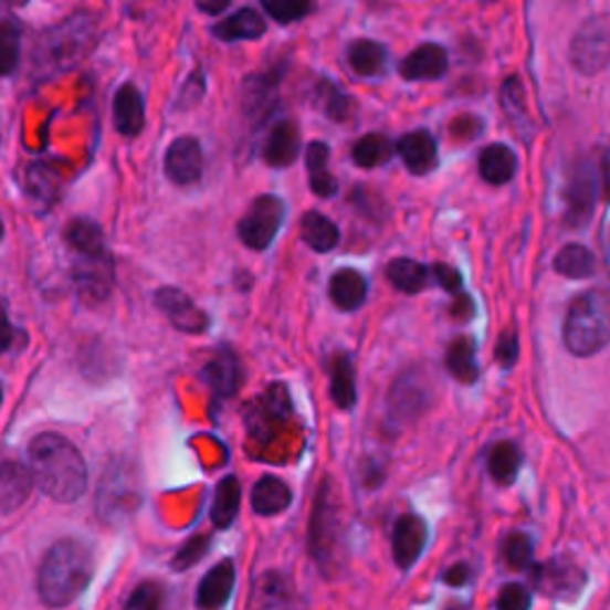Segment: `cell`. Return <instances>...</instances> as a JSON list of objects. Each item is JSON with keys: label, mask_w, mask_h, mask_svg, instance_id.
Returning a JSON list of instances; mask_svg holds the SVG:
<instances>
[{"label": "cell", "mask_w": 610, "mask_h": 610, "mask_svg": "<svg viewBox=\"0 0 610 610\" xmlns=\"http://www.w3.org/2000/svg\"><path fill=\"white\" fill-rule=\"evenodd\" d=\"M329 298L344 313H354L368 298V282L354 267H344L332 274Z\"/></svg>", "instance_id": "cell-23"}, {"label": "cell", "mask_w": 610, "mask_h": 610, "mask_svg": "<svg viewBox=\"0 0 610 610\" xmlns=\"http://www.w3.org/2000/svg\"><path fill=\"white\" fill-rule=\"evenodd\" d=\"M265 20L261 18V12H255L253 8H241L234 14H229L227 20H220L215 27H212V34L220 41L234 43V41H255L265 34Z\"/></svg>", "instance_id": "cell-25"}, {"label": "cell", "mask_w": 610, "mask_h": 610, "mask_svg": "<svg viewBox=\"0 0 610 610\" xmlns=\"http://www.w3.org/2000/svg\"><path fill=\"white\" fill-rule=\"evenodd\" d=\"M301 152V134L292 119H280L277 125H272L267 141L263 146V160L270 167H288Z\"/></svg>", "instance_id": "cell-22"}, {"label": "cell", "mask_w": 610, "mask_h": 610, "mask_svg": "<svg viewBox=\"0 0 610 610\" xmlns=\"http://www.w3.org/2000/svg\"><path fill=\"white\" fill-rule=\"evenodd\" d=\"M467 579H470V568L465 566V562H458V566H453L444 572V582L451 587H463Z\"/></svg>", "instance_id": "cell-52"}, {"label": "cell", "mask_w": 610, "mask_h": 610, "mask_svg": "<svg viewBox=\"0 0 610 610\" xmlns=\"http://www.w3.org/2000/svg\"><path fill=\"white\" fill-rule=\"evenodd\" d=\"M532 585L544 597L551 599H572L585 587V572L570 560H546L541 566L532 568Z\"/></svg>", "instance_id": "cell-11"}, {"label": "cell", "mask_w": 610, "mask_h": 610, "mask_svg": "<svg viewBox=\"0 0 610 610\" xmlns=\"http://www.w3.org/2000/svg\"><path fill=\"white\" fill-rule=\"evenodd\" d=\"M74 288L82 301L101 303L111 296L115 286V261L113 255L80 257L72 267Z\"/></svg>", "instance_id": "cell-10"}, {"label": "cell", "mask_w": 610, "mask_h": 610, "mask_svg": "<svg viewBox=\"0 0 610 610\" xmlns=\"http://www.w3.org/2000/svg\"><path fill=\"white\" fill-rule=\"evenodd\" d=\"M165 175L177 187H189L203 175V148L193 136H179L165 152Z\"/></svg>", "instance_id": "cell-13"}, {"label": "cell", "mask_w": 610, "mask_h": 610, "mask_svg": "<svg viewBox=\"0 0 610 610\" xmlns=\"http://www.w3.org/2000/svg\"><path fill=\"white\" fill-rule=\"evenodd\" d=\"M496 360L503 365V368H511V365L517 360V334L515 332L501 334V339L496 344Z\"/></svg>", "instance_id": "cell-51"}, {"label": "cell", "mask_w": 610, "mask_h": 610, "mask_svg": "<svg viewBox=\"0 0 610 610\" xmlns=\"http://www.w3.org/2000/svg\"><path fill=\"white\" fill-rule=\"evenodd\" d=\"M288 416H292V401H288L286 387L277 381L263 396H257L246 410V430L255 441L267 444L270 439L277 437Z\"/></svg>", "instance_id": "cell-9"}, {"label": "cell", "mask_w": 610, "mask_h": 610, "mask_svg": "<svg viewBox=\"0 0 610 610\" xmlns=\"http://www.w3.org/2000/svg\"><path fill=\"white\" fill-rule=\"evenodd\" d=\"M517 158L506 144H492L480 152V175L492 187H503L515 177Z\"/></svg>", "instance_id": "cell-29"}, {"label": "cell", "mask_w": 610, "mask_h": 610, "mask_svg": "<svg viewBox=\"0 0 610 610\" xmlns=\"http://www.w3.org/2000/svg\"><path fill=\"white\" fill-rule=\"evenodd\" d=\"M313 98L317 108L334 122H346L350 113H354V101H350L346 91L339 88L332 80H319Z\"/></svg>", "instance_id": "cell-38"}, {"label": "cell", "mask_w": 610, "mask_h": 610, "mask_svg": "<svg viewBox=\"0 0 610 610\" xmlns=\"http://www.w3.org/2000/svg\"><path fill=\"white\" fill-rule=\"evenodd\" d=\"M208 546H210V537H206V534H198V537L189 539L185 546L179 548L177 556L172 558V568L177 572H181V570L196 566V562L208 554Z\"/></svg>", "instance_id": "cell-47"}, {"label": "cell", "mask_w": 610, "mask_h": 610, "mask_svg": "<svg viewBox=\"0 0 610 610\" xmlns=\"http://www.w3.org/2000/svg\"><path fill=\"white\" fill-rule=\"evenodd\" d=\"M96 45V20L86 12L57 22L36 36L32 45V76L51 80L80 65Z\"/></svg>", "instance_id": "cell-3"}, {"label": "cell", "mask_w": 610, "mask_h": 610, "mask_svg": "<svg viewBox=\"0 0 610 610\" xmlns=\"http://www.w3.org/2000/svg\"><path fill=\"white\" fill-rule=\"evenodd\" d=\"M446 370L458 381H463V385H472V381H475L480 375L475 341H472L470 337L453 339L446 350Z\"/></svg>", "instance_id": "cell-35"}, {"label": "cell", "mask_w": 610, "mask_h": 610, "mask_svg": "<svg viewBox=\"0 0 610 610\" xmlns=\"http://www.w3.org/2000/svg\"><path fill=\"white\" fill-rule=\"evenodd\" d=\"M606 265H608V272H610V232L606 236Z\"/></svg>", "instance_id": "cell-55"}, {"label": "cell", "mask_w": 610, "mask_h": 610, "mask_svg": "<svg viewBox=\"0 0 610 610\" xmlns=\"http://www.w3.org/2000/svg\"><path fill=\"white\" fill-rule=\"evenodd\" d=\"M427 544V525L420 515H401L393 525V560L401 570H410L416 566V560L422 556Z\"/></svg>", "instance_id": "cell-14"}, {"label": "cell", "mask_w": 610, "mask_h": 610, "mask_svg": "<svg viewBox=\"0 0 610 610\" xmlns=\"http://www.w3.org/2000/svg\"><path fill=\"white\" fill-rule=\"evenodd\" d=\"M305 167L315 196L332 198L339 191V181L329 170V146L323 141H311L305 146Z\"/></svg>", "instance_id": "cell-26"}, {"label": "cell", "mask_w": 610, "mask_h": 610, "mask_svg": "<svg viewBox=\"0 0 610 610\" xmlns=\"http://www.w3.org/2000/svg\"><path fill=\"white\" fill-rule=\"evenodd\" d=\"M490 475L496 484L508 486L515 482L517 472H520L523 465V455L520 449H517L513 441H498V444L490 451Z\"/></svg>", "instance_id": "cell-36"}, {"label": "cell", "mask_w": 610, "mask_h": 610, "mask_svg": "<svg viewBox=\"0 0 610 610\" xmlns=\"http://www.w3.org/2000/svg\"><path fill=\"white\" fill-rule=\"evenodd\" d=\"M396 150L413 175H430L439 162V148L437 139L427 129L408 132L403 139L396 144Z\"/></svg>", "instance_id": "cell-19"}, {"label": "cell", "mask_w": 610, "mask_h": 610, "mask_svg": "<svg viewBox=\"0 0 610 610\" xmlns=\"http://www.w3.org/2000/svg\"><path fill=\"white\" fill-rule=\"evenodd\" d=\"M263 10L270 14L274 22L280 24H294L315 10L313 3H303V0H265Z\"/></svg>", "instance_id": "cell-42"}, {"label": "cell", "mask_w": 610, "mask_h": 610, "mask_svg": "<svg viewBox=\"0 0 610 610\" xmlns=\"http://www.w3.org/2000/svg\"><path fill=\"white\" fill-rule=\"evenodd\" d=\"M329 370V393L332 401L341 410H350L358 401V389H356V370L354 362H350L348 354H337L334 358H329L327 362Z\"/></svg>", "instance_id": "cell-27"}, {"label": "cell", "mask_w": 610, "mask_h": 610, "mask_svg": "<svg viewBox=\"0 0 610 610\" xmlns=\"http://www.w3.org/2000/svg\"><path fill=\"white\" fill-rule=\"evenodd\" d=\"M348 65L358 76H377L387 70L389 53L381 43L358 39L348 45Z\"/></svg>", "instance_id": "cell-34"}, {"label": "cell", "mask_w": 610, "mask_h": 610, "mask_svg": "<svg viewBox=\"0 0 610 610\" xmlns=\"http://www.w3.org/2000/svg\"><path fill=\"white\" fill-rule=\"evenodd\" d=\"M203 94H206L203 72H201V70H196V72L189 76V80H187L185 88L179 91V98H177V103H175V111H189V108H193V105L203 98Z\"/></svg>", "instance_id": "cell-49"}, {"label": "cell", "mask_w": 610, "mask_h": 610, "mask_svg": "<svg viewBox=\"0 0 610 610\" xmlns=\"http://www.w3.org/2000/svg\"><path fill=\"white\" fill-rule=\"evenodd\" d=\"M34 472L32 467H27L18 461H8L3 463V477H0V503H3V513H12L14 508H20L27 501L29 492H32L34 484Z\"/></svg>", "instance_id": "cell-24"}, {"label": "cell", "mask_w": 610, "mask_h": 610, "mask_svg": "<svg viewBox=\"0 0 610 610\" xmlns=\"http://www.w3.org/2000/svg\"><path fill=\"white\" fill-rule=\"evenodd\" d=\"M501 103H503V108H506L508 117L513 119V125L517 129H523V125L527 122V108H525L523 86H520V82L515 80V76H511V80L506 84H503Z\"/></svg>", "instance_id": "cell-43"}, {"label": "cell", "mask_w": 610, "mask_h": 610, "mask_svg": "<svg viewBox=\"0 0 610 610\" xmlns=\"http://www.w3.org/2000/svg\"><path fill=\"white\" fill-rule=\"evenodd\" d=\"M503 556H506V562L515 570H525L532 566V556H534V546L532 539L523 532H513L511 537L503 544Z\"/></svg>", "instance_id": "cell-44"}, {"label": "cell", "mask_w": 610, "mask_h": 610, "mask_svg": "<svg viewBox=\"0 0 610 610\" xmlns=\"http://www.w3.org/2000/svg\"><path fill=\"white\" fill-rule=\"evenodd\" d=\"M562 341L579 358L599 354L610 344V288H591L572 301L562 325Z\"/></svg>", "instance_id": "cell-4"}, {"label": "cell", "mask_w": 610, "mask_h": 610, "mask_svg": "<svg viewBox=\"0 0 610 610\" xmlns=\"http://www.w3.org/2000/svg\"><path fill=\"white\" fill-rule=\"evenodd\" d=\"M406 82H437L449 72V53L439 43H422L399 67Z\"/></svg>", "instance_id": "cell-16"}, {"label": "cell", "mask_w": 610, "mask_h": 610, "mask_svg": "<svg viewBox=\"0 0 610 610\" xmlns=\"http://www.w3.org/2000/svg\"><path fill=\"white\" fill-rule=\"evenodd\" d=\"M434 403L432 379L422 368H408L396 377L389 391V416L396 422H416Z\"/></svg>", "instance_id": "cell-6"}, {"label": "cell", "mask_w": 610, "mask_h": 610, "mask_svg": "<svg viewBox=\"0 0 610 610\" xmlns=\"http://www.w3.org/2000/svg\"><path fill=\"white\" fill-rule=\"evenodd\" d=\"M284 212L286 208L282 198L270 193L257 196L236 227L243 246L251 251H265L274 241V236L280 234Z\"/></svg>", "instance_id": "cell-8"}, {"label": "cell", "mask_w": 610, "mask_h": 610, "mask_svg": "<svg viewBox=\"0 0 610 610\" xmlns=\"http://www.w3.org/2000/svg\"><path fill=\"white\" fill-rule=\"evenodd\" d=\"M282 82L280 70H270L261 74H251L243 82V111L249 117H265L274 103H277V91Z\"/></svg>", "instance_id": "cell-21"}, {"label": "cell", "mask_w": 610, "mask_h": 610, "mask_svg": "<svg viewBox=\"0 0 610 610\" xmlns=\"http://www.w3.org/2000/svg\"><path fill=\"white\" fill-rule=\"evenodd\" d=\"M432 277L437 280L439 286H444L449 294H461V288H463V277H461V272H458L455 267L451 265H444V263H437L432 265Z\"/></svg>", "instance_id": "cell-50"}, {"label": "cell", "mask_w": 610, "mask_h": 610, "mask_svg": "<svg viewBox=\"0 0 610 610\" xmlns=\"http://www.w3.org/2000/svg\"><path fill=\"white\" fill-rule=\"evenodd\" d=\"M301 236L315 253L334 251V249H337L339 239H341L339 227L317 210H311V212H305V215H303Z\"/></svg>", "instance_id": "cell-32"}, {"label": "cell", "mask_w": 610, "mask_h": 610, "mask_svg": "<svg viewBox=\"0 0 610 610\" xmlns=\"http://www.w3.org/2000/svg\"><path fill=\"white\" fill-rule=\"evenodd\" d=\"M156 308L167 317L177 332L201 334L208 327V315L177 286H162L152 294Z\"/></svg>", "instance_id": "cell-12"}, {"label": "cell", "mask_w": 610, "mask_h": 610, "mask_svg": "<svg viewBox=\"0 0 610 610\" xmlns=\"http://www.w3.org/2000/svg\"><path fill=\"white\" fill-rule=\"evenodd\" d=\"M241 508V484L234 475H227L215 486V496H212L210 520L218 529H227L236 520Z\"/></svg>", "instance_id": "cell-33"}, {"label": "cell", "mask_w": 610, "mask_h": 610, "mask_svg": "<svg viewBox=\"0 0 610 610\" xmlns=\"http://www.w3.org/2000/svg\"><path fill=\"white\" fill-rule=\"evenodd\" d=\"M570 60L572 67L593 76L610 65V14H593L582 27L570 43Z\"/></svg>", "instance_id": "cell-5"}, {"label": "cell", "mask_w": 610, "mask_h": 610, "mask_svg": "<svg viewBox=\"0 0 610 610\" xmlns=\"http://www.w3.org/2000/svg\"><path fill=\"white\" fill-rule=\"evenodd\" d=\"M387 280L403 294H420L432 280V267L413 261V257H393L387 265Z\"/></svg>", "instance_id": "cell-31"}, {"label": "cell", "mask_w": 610, "mask_h": 610, "mask_svg": "<svg viewBox=\"0 0 610 610\" xmlns=\"http://www.w3.org/2000/svg\"><path fill=\"white\" fill-rule=\"evenodd\" d=\"M20 39L22 24L14 18H6L0 22V70L10 76L20 65Z\"/></svg>", "instance_id": "cell-41"}, {"label": "cell", "mask_w": 610, "mask_h": 610, "mask_svg": "<svg viewBox=\"0 0 610 610\" xmlns=\"http://www.w3.org/2000/svg\"><path fill=\"white\" fill-rule=\"evenodd\" d=\"M113 122L115 129L132 139L139 136L146 127V105L141 98V91L134 84H122L113 101Z\"/></svg>", "instance_id": "cell-18"}, {"label": "cell", "mask_w": 610, "mask_h": 610, "mask_svg": "<svg viewBox=\"0 0 610 610\" xmlns=\"http://www.w3.org/2000/svg\"><path fill=\"white\" fill-rule=\"evenodd\" d=\"M94 551L80 539H60L43 556L36 575L39 597L45 606L65 608L82 597L94 577Z\"/></svg>", "instance_id": "cell-2"}, {"label": "cell", "mask_w": 610, "mask_h": 610, "mask_svg": "<svg viewBox=\"0 0 610 610\" xmlns=\"http://www.w3.org/2000/svg\"><path fill=\"white\" fill-rule=\"evenodd\" d=\"M196 8L201 12H206V14H220L229 8V3H227V0H222V3H198Z\"/></svg>", "instance_id": "cell-54"}, {"label": "cell", "mask_w": 610, "mask_h": 610, "mask_svg": "<svg viewBox=\"0 0 610 610\" xmlns=\"http://www.w3.org/2000/svg\"><path fill=\"white\" fill-rule=\"evenodd\" d=\"M67 246L80 257H101L108 255V246H105V236L101 227L91 220H72L65 229Z\"/></svg>", "instance_id": "cell-30"}, {"label": "cell", "mask_w": 610, "mask_h": 610, "mask_svg": "<svg viewBox=\"0 0 610 610\" xmlns=\"http://www.w3.org/2000/svg\"><path fill=\"white\" fill-rule=\"evenodd\" d=\"M593 198H597V187H593V179L589 170H582L568 191V222L570 224H585L591 218L593 210Z\"/></svg>", "instance_id": "cell-37"}, {"label": "cell", "mask_w": 610, "mask_h": 610, "mask_svg": "<svg viewBox=\"0 0 610 610\" xmlns=\"http://www.w3.org/2000/svg\"><path fill=\"white\" fill-rule=\"evenodd\" d=\"M554 267L558 274H562V277L585 280L597 272V255H593L589 249L579 246V243H570V246H566L556 255Z\"/></svg>", "instance_id": "cell-40"}, {"label": "cell", "mask_w": 610, "mask_h": 610, "mask_svg": "<svg viewBox=\"0 0 610 610\" xmlns=\"http://www.w3.org/2000/svg\"><path fill=\"white\" fill-rule=\"evenodd\" d=\"M241 377H243L241 362L229 346L218 348L203 368V381L210 387V391L218 396V399L234 396L241 387Z\"/></svg>", "instance_id": "cell-17"}, {"label": "cell", "mask_w": 610, "mask_h": 610, "mask_svg": "<svg viewBox=\"0 0 610 610\" xmlns=\"http://www.w3.org/2000/svg\"><path fill=\"white\" fill-rule=\"evenodd\" d=\"M391 156H393V144L389 141V136L379 132L365 134L362 139L356 141L354 150H350V158H354L358 167H365V170L385 165Z\"/></svg>", "instance_id": "cell-39"}, {"label": "cell", "mask_w": 610, "mask_h": 610, "mask_svg": "<svg viewBox=\"0 0 610 610\" xmlns=\"http://www.w3.org/2000/svg\"><path fill=\"white\" fill-rule=\"evenodd\" d=\"M165 589L160 582H141L132 591L125 610H162Z\"/></svg>", "instance_id": "cell-46"}, {"label": "cell", "mask_w": 610, "mask_h": 610, "mask_svg": "<svg viewBox=\"0 0 610 610\" xmlns=\"http://www.w3.org/2000/svg\"><path fill=\"white\" fill-rule=\"evenodd\" d=\"M234 582H236L234 562L220 560L218 566L203 577V582L198 585L196 606L201 610L224 608V603L229 601V597H232V591H234Z\"/></svg>", "instance_id": "cell-20"}, {"label": "cell", "mask_w": 610, "mask_h": 610, "mask_svg": "<svg viewBox=\"0 0 610 610\" xmlns=\"http://www.w3.org/2000/svg\"><path fill=\"white\" fill-rule=\"evenodd\" d=\"M261 610H286L288 606V587L284 577L280 575H265L261 582Z\"/></svg>", "instance_id": "cell-45"}, {"label": "cell", "mask_w": 610, "mask_h": 610, "mask_svg": "<svg viewBox=\"0 0 610 610\" xmlns=\"http://www.w3.org/2000/svg\"><path fill=\"white\" fill-rule=\"evenodd\" d=\"M532 593L525 585H506L496 599V610H529Z\"/></svg>", "instance_id": "cell-48"}, {"label": "cell", "mask_w": 610, "mask_h": 610, "mask_svg": "<svg viewBox=\"0 0 610 610\" xmlns=\"http://www.w3.org/2000/svg\"><path fill=\"white\" fill-rule=\"evenodd\" d=\"M251 506L257 515L272 517L292 506V490L274 475H265L255 482L251 492Z\"/></svg>", "instance_id": "cell-28"}, {"label": "cell", "mask_w": 610, "mask_h": 610, "mask_svg": "<svg viewBox=\"0 0 610 610\" xmlns=\"http://www.w3.org/2000/svg\"><path fill=\"white\" fill-rule=\"evenodd\" d=\"M339 532H341L339 508H337V501H334L332 482L323 480L315 496V508L311 517V554L323 568L332 566L334 551H337L339 546Z\"/></svg>", "instance_id": "cell-7"}, {"label": "cell", "mask_w": 610, "mask_h": 610, "mask_svg": "<svg viewBox=\"0 0 610 610\" xmlns=\"http://www.w3.org/2000/svg\"><path fill=\"white\" fill-rule=\"evenodd\" d=\"M601 181H603V191L610 198V144L603 148L601 156Z\"/></svg>", "instance_id": "cell-53"}, {"label": "cell", "mask_w": 610, "mask_h": 610, "mask_svg": "<svg viewBox=\"0 0 610 610\" xmlns=\"http://www.w3.org/2000/svg\"><path fill=\"white\" fill-rule=\"evenodd\" d=\"M29 467L34 472L39 490L60 503L82 498L88 486L84 458L72 441L60 434H39L29 444Z\"/></svg>", "instance_id": "cell-1"}, {"label": "cell", "mask_w": 610, "mask_h": 610, "mask_svg": "<svg viewBox=\"0 0 610 610\" xmlns=\"http://www.w3.org/2000/svg\"><path fill=\"white\" fill-rule=\"evenodd\" d=\"M141 494L136 490V484L132 482L129 472H122V467H115V475H105L103 480V490H101V513L103 517H117L129 515L132 511L139 508Z\"/></svg>", "instance_id": "cell-15"}]
</instances>
